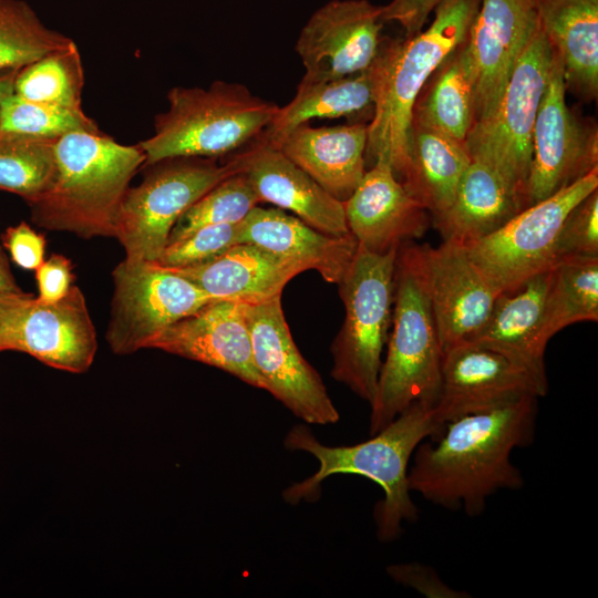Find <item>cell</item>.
Returning a JSON list of instances; mask_svg holds the SVG:
<instances>
[{"label": "cell", "instance_id": "6da1fadb", "mask_svg": "<svg viewBox=\"0 0 598 598\" xmlns=\"http://www.w3.org/2000/svg\"><path fill=\"white\" fill-rule=\"evenodd\" d=\"M536 416L537 398L528 396L448 422L434 443L415 448L409 489L434 505L481 515L489 496L524 486L511 454L533 442Z\"/></svg>", "mask_w": 598, "mask_h": 598}, {"label": "cell", "instance_id": "7a4b0ae2", "mask_svg": "<svg viewBox=\"0 0 598 598\" xmlns=\"http://www.w3.org/2000/svg\"><path fill=\"white\" fill-rule=\"evenodd\" d=\"M481 0H442L430 27L406 38L382 37L368 68L374 113L368 124L365 164L386 159L401 182L415 100L439 64L468 35Z\"/></svg>", "mask_w": 598, "mask_h": 598}, {"label": "cell", "instance_id": "3957f363", "mask_svg": "<svg viewBox=\"0 0 598 598\" xmlns=\"http://www.w3.org/2000/svg\"><path fill=\"white\" fill-rule=\"evenodd\" d=\"M442 431L433 408L423 403L408 408L370 440L350 446L323 445L307 425L297 424L288 432L285 446L312 454L320 466L312 476L286 488L282 496L292 505L316 501L320 483L333 474L370 478L384 492L374 512L378 537L392 542L402 533L403 520L414 523L419 516L408 486L409 462L421 442L437 437Z\"/></svg>", "mask_w": 598, "mask_h": 598}, {"label": "cell", "instance_id": "277c9868", "mask_svg": "<svg viewBox=\"0 0 598 598\" xmlns=\"http://www.w3.org/2000/svg\"><path fill=\"white\" fill-rule=\"evenodd\" d=\"M55 171L33 203L32 221L81 238H116L130 183L145 162L137 145H123L102 132H72L54 144Z\"/></svg>", "mask_w": 598, "mask_h": 598}, {"label": "cell", "instance_id": "5b68a950", "mask_svg": "<svg viewBox=\"0 0 598 598\" xmlns=\"http://www.w3.org/2000/svg\"><path fill=\"white\" fill-rule=\"evenodd\" d=\"M392 332L371 405L370 434L415 403L434 408L440 393L443 350L430 301L410 245L398 250Z\"/></svg>", "mask_w": 598, "mask_h": 598}, {"label": "cell", "instance_id": "8992f818", "mask_svg": "<svg viewBox=\"0 0 598 598\" xmlns=\"http://www.w3.org/2000/svg\"><path fill=\"white\" fill-rule=\"evenodd\" d=\"M167 101V111L155 116L154 134L138 143L143 167L171 157L217 158L235 152L258 138L279 107L225 81L208 89L175 86Z\"/></svg>", "mask_w": 598, "mask_h": 598}, {"label": "cell", "instance_id": "52a82bcc", "mask_svg": "<svg viewBox=\"0 0 598 598\" xmlns=\"http://www.w3.org/2000/svg\"><path fill=\"white\" fill-rule=\"evenodd\" d=\"M399 248L377 254L358 245L338 283L346 317L331 346V377L369 403L375 395L381 355L392 324Z\"/></svg>", "mask_w": 598, "mask_h": 598}, {"label": "cell", "instance_id": "ba28073f", "mask_svg": "<svg viewBox=\"0 0 598 598\" xmlns=\"http://www.w3.org/2000/svg\"><path fill=\"white\" fill-rule=\"evenodd\" d=\"M146 169L138 186L122 203L116 238L128 259L156 261L177 219L226 177L239 173L233 158L179 156L158 161Z\"/></svg>", "mask_w": 598, "mask_h": 598}, {"label": "cell", "instance_id": "9c48e42d", "mask_svg": "<svg viewBox=\"0 0 598 598\" xmlns=\"http://www.w3.org/2000/svg\"><path fill=\"white\" fill-rule=\"evenodd\" d=\"M553 50L540 25L518 58L494 114L473 125L465 147L514 188L519 209L533 154L536 115L548 82Z\"/></svg>", "mask_w": 598, "mask_h": 598}, {"label": "cell", "instance_id": "30bf717a", "mask_svg": "<svg viewBox=\"0 0 598 598\" xmlns=\"http://www.w3.org/2000/svg\"><path fill=\"white\" fill-rule=\"evenodd\" d=\"M598 188V168L512 217L492 234L463 244L474 264L498 291L557 264V243L571 209Z\"/></svg>", "mask_w": 598, "mask_h": 598}, {"label": "cell", "instance_id": "8fae6325", "mask_svg": "<svg viewBox=\"0 0 598 598\" xmlns=\"http://www.w3.org/2000/svg\"><path fill=\"white\" fill-rule=\"evenodd\" d=\"M112 278L106 341L115 354L147 349L161 331L215 301L189 280L154 261L125 258Z\"/></svg>", "mask_w": 598, "mask_h": 598}, {"label": "cell", "instance_id": "7c38bea8", "mask_svg": "<svg viewBox=\"0 0 598 598\" xmlns=\"http://www.w3.org/2000/svg\"><path fill=\"white\" fill-rule=\"evenodd\" d=\"M566 93L561 62L553 50L550 73L534 125L522 209L598 168L597 123L569 107Z\"/></svg>", "mask_w": 598, "mask_h": 598}, {"label": "cell", "instance_id": "4fadbf2b", "mask_svg": "<svg viewBox=\"0 0 598 598\" xmlns=\"http://www.w3.org/2000/svg\"><path fill=\"white\" fill-rule=\"evenodd\" d=\"M254 364L271 393L296 416L309 424L339 421L327 388L302 357L286 322L281 296L245 303Z\"/></svg>", "mask_w": 598, "mask_h": 598}, {"label": "cell", "instance_id": "5bb4252c", "mask_svg": "<svg viewBox=\"0 0 598 598\" xmlns=\"http://www.w3.org/2000/svg\"><path fill=\"white\" fill-rule=\"evenodd\" d=\"M548 391L539 378L506 355L472 341L443 351L439 399L433 408L443 430L448 422L491 411Z\"/></svg>", "mask_w": 598, "mask_h": 598}, {"label": "cell", "instance_id": "9a60e30c", "mask_svg": "<svg viewBox=\"0 0 598 598\" xmlns=\"http://www.w3.org/2000/svg\"><path fill=\"white\" fill-rule=\"evenodd\" d=\"M430 301L442 350L468 340L486 321L499 293L471 259L465 246L410 245Z\"/></svg>", "mask_w": 598, "mask_h": 598}, {"label": "cell", "instance_id": "2e32d148", "mask_svg": "<svg viewBox=\"0 0 598 598\" xmlns=\"http://www.w3.org/2000/svg\"><path fill=\"white\" fill-rule=\"evenodd\" d=\"M382 7L368 0H333L318 9L297 43L303 81H331L367 70L382 35Z\"/></svg>", "mask_w": 598, "mask_h": 598}, {"label": "cell", "instance_id": "e0dca14e", "mask_svg": "<svg viewBox=\"0 0 598 598\" xmlns=\"http://www.w3.org/2000/svg\"><path fill=\"white\" fill-rule=\"evenodd\" d=\"M9 350L27 353L61 371L86 372L94 361L97 340L81 289L72 285L54 302L25 293L9 328Z\"/></svg>", "mask_w": 598, "mask_h": 598}, {"label": "cell", "instance_id": "ac0fdd59", "mask_svg": "<svg viewBox=\"0 0 598 598\" xmlns=\"http://www.w3.org/2000/svg\"><path fill=\"white\" fill-rule=\"evenodd\" d=\"M147 349H158L218 368L266 390V383L254 364L244 302L210 301L161 331Z\"/></svg>", "mask_w": 598, "mask_h": 598}, {"label": "cell", "instance_id": "d6986e66", "mask_svg": "<svg viewBox=\"0 0 598 598\" xmlns=\"http://www.w3.org/2000/svg\"><path fill=\"white\" fill-rule=\"evenodd\" d=\"M537 27V0H481L468 31L477 71L474 124L494 114L514 66Z\"/></svg>", "mask_w": 598, "mask_h": 598}, {"label": "cell", "instance_id": "ffe728a7", "mask_svg": "<svg viewBox=\"0 0 598 598\" xmlns=\"http://www.w3.org/2000/svg\"><path fill=\"white\" fill-rule=\"evenodd\" d=\"M260 203L291 210L312 228L333 236L349 234L343 202L269 144L262 134L231 157Z\"/></svg>", "mask_w": 598, "mask_h": 598}, {"label": "cell", "instance_id": "44dd1931", "mask_svg": "<svg viewBox=\"0 0 598 598\" xmlns=\"http://www.w3.org/2000/svg\"><path fill=\"white\" fill-rule=\"evenodd\" d=\"M343 205L358 245L377 254L421 237L429 226L427 210L406 192L384 158L365 171Z\"/></svg>", "mask_w": 598, "mask_h": 598}, {"label": "cell", "instance_id": "7402d4cb", "mask_svg": "<svg viewBox=\"0 0 598 598\" xmlns=\"http://www.w3.org/2000/svg\"><path fill=\"white\" fill-rule=\"evenodd\" d=\"M238 241L291 259L305 270H317L330 283L340 282L358 249L351 233L328 235L281 209L257 206L239 223Z\"/></svg>", "mask_w": 598, "mask_h": 598}, {"label": "cell", "instance_id": "603a6c76", "mask_svg": "<svg viewBox=\"0 0 598 598\" xmlns=\"http://www.w3.org/2000/svg\"><path fill=\"white\" fill-rule=\"evenodd\" d=\"M213 300L257 303L281 296L285 286L305 269L296 261L257 245H234L205 262L171 268Z\"/></svg>", "mask_w": 598, "mask_h": 598}, {"label": "cell", "instance_id": "cb8c5ba5", "mask_svg": "<svg viewBox=\"0 0 598 598\" xmlns=\"http://www.w3.org/2000/svg\"><path fill=\"white\" fill-rule=\"evenodd\" d=\"M549 278L550 269L499 292L484 324L466 341L495 350L547 379L543 318Z\"/></svg>", "mask_w": 598, "mask_h": 598}, {"label": "cell", "instance_id": "d4e9b609", "mask_svg": "<svg viewBox=\"0 0 598 598\" xmlns=\"http://www.w3.org/2000/svg\"><path fill=\"white\" fill-rule=\"evenodd\" d=\"M367 123L313 127L301 124L275 147L340 202L365 173Z\"/></svg>", "mask_w": 598, "mask_h": 598}, {"label": "cell", "instance_id": "484cf974", "mask_svg": "<svg viewBox=\"0 0 598 598\" xmlns=\"http://www.w3.org/2000/svg\"><path fill=\"white\" fill-rule=\"evenodd\" d=\"M539 25L563 66L566 91L585 103L598 94V0H537Z\"/></svg>", "mask_w": 598, "mask_h": 598}, {"label": "cell", "instance_id": "4316f807", "mask_svg": "<svg viewBox=\"0 0 598 598\" xmlns=\"http://www.w3.org/2000/svg\"><path fill=\"white\" fill-rule=\"evenodd\" d=\"M471 162L463 143L411 118L408 162L401 183L434 218L451 206L461 177Z\"/></svg>", "mask_w": 598, "mask_h": 598}, {"label": "cell", "instance_id": "83f0119b", "mask_svg": "<svg viewBox=\"0 0 598 598\" xmlns=\"http://www.w3.org/2000/svg\"><path fill=\"white\" fill-rule=\"evenodd\" d=\"M518 212L516 193L502 174L472 159L451 206L434 218V226L443 240L465 245L497 230Z\"/></svg>", "mask_w": 598, "mask_h": 598}, {"label": "cell", "instance_id": "f1b7e54d", "mask_svg": "<svg viewBox=\"0 0 598 598\" xmlns=\"http://www.w3.org/2000/svg\"><path fill=\"white\" fill-rule=\"evenodd\" d=\"M477 71L467 38L434 70L420 91L412 118L463 143L476 112Z\"/></svg>", "mask_w": 598, "mask_h": 598}, {"label": "cell", "instance_id": "f546056e", "mask_svg": "<svg viewBox=\"0 0 598 598\" xmlns=\"http://www.w3.org/2000/svg\"><path fill=\"white\" fill-rule=\"evenodd\" d=\"M374 113L373 84L369 70L320 82L301 80L296 95L278 107L264 138L277 146L297 126L312 118L346 117L349 123L370 122Z\"/></svg>", "mask_w": 598, "mask_h": 598}, {"label": "cell", "instance_id": "4dcf8cb0", "mask_svg": "<svg viewBox=\"0 0 598 598\" xmlns=\"http://www.w3.org/2000/svg\"><path fill=\"white\" fill-rule=\"evenodd\" d=\"M598 320V257H568L550 269L543 333L549 341L564 328Z\"/></svg>", "mask_w": 598, "mask_h": 598}, {"label": "cell", "instance_id": "1f68e13d", "mask_svg": "<svg viewBox=\"0 0 598 598\" xmlns=\"http://www.w3.org/2000/svg\"><path fill=\"white\" fill-rule=\"evenodd\" d=\"M84 69L76 43L42 55L21 68L14 80L13 93L38 103L71 111H83Z\"/></svg>", "mask_w": 598, "mask_h": 598}, {"label": "cell", "instance_id": "d6a6232c", "mask_svg": "<svg viewBox=\"0 0 598 598\" xmlns=\"http://www.w3.org/2000/svg\"><path fill=\"white\" fill-rule=\"evenodd\" d=\"M55 141L0 135V189L21 196L28 204L37 200L54 175Z\"/></svg>", "mask_w": 598, "mask_h": 598}, {"label": "cell", "instance_id": "836d02e7", "mask_svg": "<svg viewBox=\"0 0 598 598\" xmlns=\"http://www.w3.org/2000/svg\"><path fill=\"white\" fill-rule=\"evenodd\" d=\"M72 39L48 28L23 0H0V71L21 69Z\"/></svg>", "mask_w": 598, "mask_h": 598}, {"label": "cell", "instance_id": "e575fe53", "mask_svg": "<svg viewBox=\"0 0 598 598\" xmlns=\"http://www.w3.org/2000/svg\"><path fill=\"white\" fill-rule=\"evenodd\" d=\"M72 132H101L84 111H71L23 99L16 93L0 105V135L58 140Z\"/></svg>", "mask_w": 598, "mask_h": 598}, {"label": "cell", "instance_id": "d590c367", "mask_svg": "<svg viewBox=\"0 0 598 598\" xmlns=\"http://www.w3.org/2000/svg\"><path fill=\"white\" fill-rule=\"evenodd\" d=\"M258 203L260 200L247 177L241 173L233 174L209 189L177 219L166 245L204 226L240 223Z\"/></svg>", "mask_w": 598, "mask_h": 598}, {"label": "cell", "instance_id": "8d00e7d4", "mask_svg": "<svg viewBox=\"0 0 598 598\" xmlns=\"http://www.w3.org/2000/svg\"><path fill=\"white\" fill-rule=\"evenodd\" d=\"M238 231L239 223L200 227L184 238L166 245L154 262L171 268L205 262L239 244Z\"/></svg>", "mask_w": 598, "mask_h": 598}, {"label": "cell", "instance_id": "74e56055", "mask_svg": "<svg viewBox=\"0 0 598 598\" xmlns=\"http://www.w3.org/2000/svg\"><path fill=\"white\" fill-rule=\"evenodd\" d=\"M568 257H598V190L566 217L557 243V262Z\"/></svg>", "mask_w": 598, "mask_h": 598}, {"label": "cell", "instance_id": "f35d334b", "mask_svg": "<svg viewBox=\"0 0 598 598\" xmlns=\"http://www.w3.org/2000/svg\"><path fill=\"white\" fill-rule=\"evenodd\" d=\"M389 576L396 582L411 587L429 598H464L467 592L456 590L440 578L436 571L420 563L391 565Z\"/></svg>", "mask_w": 598, "mask_h": 598}, {"label": "cell", "instance_id": "ab89813d", "mask_svg": "<svg viewBox=\"0 0 598 598\" xmlns=\"http://www.w3.org/2000/svg\"><path fill=\"white\" fill-rule=\"evenodd\" d=\"M11 259L21 268L37 269L44 261L45 239L25 221L9 227L2 236Z\"/></svg>", "mask_w": 598, "mask_h": 598}, {"label": "cell", "instance_id": "60d3db41", "mask_svg": "<svg viewBox=\"0 0 598 598\" xmlns=\"http://www.w3.org/2000/svg\"><path fill=\"white\" fill-rule=\"evenodd\" d=\"M39 299L54 302L64 297L72 286L74 276L71 261L62 255H52L35 269Z\"/></svg>", "mask_w": 598, "mask_h": 598}, {"label": "cell", "instance_id": "b9f144b4", "mask_svg": "<svg viewBox=\"0 0 598 598\" xmlns=\"http://www.w3.org/2000/svg\"><path fill=\"white\" fill-rule=\"evenodd\" d=\"M442 0H392L382 7L384 22H396L404 30V37L410 38L423 30L432 11Z\"/></svg>", "mask_w": 598, "mask_h": 598}, {"label": "cell", "instance_id": "7bdbcfd3", "mask_svg": "<svg viewBox=\"0 0 598 598\" xmlns=\"http://www.w3.org/2000/svg\"><path fill=\"white\" fill-rule=\"evenodd\" d=\"M24 295L23 292L12 293L0 291V352L6 351L9 328Z\"/></svg>", "mask_w": 598, "mask_h": 598}, {"label": "cell", "instance_id": "ee69618b", "mask_svg": "<svg viewBox=\"0 0 598 598\" xmlns=\"http://www.w3.org/2000/svg\"><path fill=\"white\" fill-rule=\"evenodd\" d=\"M0 291L19 293L22 290L18 287L13 276L10 272L6 257L0 250Z\"/></svg>", "mask_w": 598, "mask_h": 598}, {"label": "cell", "instance_id": "f6af8a7d", "mask_svg": "<svg viewBox=\"0 0 598 598\" xmlns=\"http://www.w3.org/2000/svg\"><path fill=\"white\" fill-rule=\"evenodd\" d=\"M20 69L0 71V105L6 96L13 92L14 80Z\"/></svg>", "mask_w": 598, "mask_h": 598}]
</instances>
